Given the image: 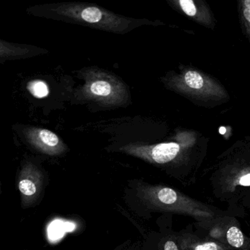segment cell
Returning <instances> with one entry per match:
<instances>
[{
  "label": "cell",
  "mask_w": 250,
  "mask_h": 250,
  "mask_svg": "<svg viewBox=\"0 0 250 250\" xmlns=\"http://www.w3.org/2000/svg\"><path fill=\"white\" fill-rule=\"evenodd\" d=\"M64 13L78 22L95 25L96 27L105 30L120 31L127 24L126 19L95 6L70 4Z\"/></svg>",
  "instance_id": "5"
},
{
  "label": "cell",
  "mask_w": 250,
  "mask_h": 250,
  "mask_svg": "<svg viewBox=\"0 0 250 250\" xmlns=\"http://www.w3.org/2000/svg\"><path fill=\"white\" fill-rule=\"evenodd\" d=\"M136 192L141 204L151 211L189 216L201 222L210 221L215 217L208 205L167 186L141 183L137 186Z\"/></svg>",
  "instance_id": "1"
},
{
  "label": "cell",
  "mask_w": 250,
  "mask_h": 250,
  "mask_svg": "<svg viewBox=\"0 0 250 250\" xmlns=\"http://www.w3.org/2000/svg\"><path fill=\"white\" fill-rule=\"evenodd\" d=\"M180 10L187 16L208 28L214 29L215 18L208 4L203 1L194 0H179L176 1Z\"/></svg>",
  "instance_id": "9"
},
{
  "label": "cell",
  "mask_w": 250,
  "mask_h": 250,
  "mask_svg": "<svg viewBox=\"0 0 250 250\" xmlns=\"http://www.w3.org/2000/svg\"><path fill=\"white\" fill-rule=\"evenodd\" d=\"M210 236L214 239L223 238V244L235 249L250 250V240L234 224H217L211 227Z\"/></svg>",
  "instance_id": "8"
},
{
  "label": "cell",
  "mask_w": 250,
  "mask_h": 250,
  "mask_svg": "<svg viewBox=\"0 0 250 250\" xmlns=\"http://www.w3.org/2000/svg\"><path fill=\"white\" fill-rule=\"evenodd\" d=\"M246 139H247V142H248V143H249V145H250V136H247Z\"/></svg>",
  "instance_id": "15"
},
{
  "label": "cell",
  "mask_w": 250,
  "mask_h": 250,
  "mask_svg": "<svg viewBox=\"0 0 250 250\" xmlns=\"http://www.w3.org/2000/svg\"><path fill=\"white\" fill-rule=\"evenodd\" d=\"M17 186L22 208H30L41 202L45 182L41 173L26 169L19 176Z\"/></svg>",
  "instance_id": "6"
},
{
  "label": "cell",
  "mask_w": 250,
  "mask_h": 250,
  "mask_svg": "<svg viewBox=\"0 0 250 250\" xmlns=\"http://www.w3.org/2000/svg\"><path fill=\"white\" fill-rule=\"evenodd\" d=\"M32 95L36 98H44L48 95V88L46 84L41 81H34L29 82L27 86Z\"/></svg>",
  "instance_id": "13"
},
{
  "label": "cell",
  "mask_w": 250,
  "mask_h": 250,
  "mask_svg": "<svg viewBox=\"0 0 250 250\" xmlns=\"http://www.w3.org/2000/svg\"><path fill=\"white\" fill-rule=\"evenodd\" d=\"M182 151V146L176 142H167L148 147H132L127 152L150 162L167 164L174 160Z\"/></svg>",
  "instance_id": "7"
},
{
  "label": "cell",
  "mask_w": 250,
  "mask_h": 250,
  "mask_svg": "<svg viewBox=\"0 0 250 250\" xmlns=\"http://www.w3.org/2000/svg\"><path fill=\"white\" fill-rule=\"evenodd\" d=\"M1 182H0V195H1Z\"/></svg>",
  "instance_id": "16"
},
{
  "label": "cell",
  "mask_w": 250,
  "mask_h": 250,
  "mask_svg": "<svg viewBox=\"0 0 250 250\" xmlns=\"http://www.w3.org/2000/svg\"><path fill=\"white\" fill-rule=\"evenodd\" d=\"M39 137L46 148L51 150L52 154H56V152H59L61 149L60 139L51 131L42 129L40 132Z\"/></svg>",
  "instance_id": "12"
},
{
  "label": "cell",
  "mask_w": 250,
  "mask_h": 250,
  "mask_svg": "<svg viewBox=\"0 0 250 250\" xmlns=\"http://www.w3.org/2000/svg\"><path fill=\"white\" fill-rule=\"evenodd\" d=\"M170 84L178 92L210 104L220 105L230 99L229 92L223 84L199 70H185L173 77Z\"/></svg>",
  "instance_id": "2"
},
{
  "label": "cell",
  "mask_w": 250,
  "mask_h": 250,
  "mask_svg": "<svg viewBox=\"0 0 250 250\" xmlns=\"http://www.w3.org/2000/svg\"><path fill=\"white\" fill-rule=\"evenodd\" d=\"M181 250H229L227 245L220 242L201 240L190 234H183L177 238Z\"/></svg>",
  "instance_id": "10"
},
{
  "label": "cell",
  "mask_w": 250,
  "mask_h": 250,
  "mask_svg": "<svg viewBox=\"0 0 250 250\" xmlns=\"http://www.w3.org/2000/svg\"><path fill=\"white\" fill-rule=\"evenodd\" d=\"M235 149L236 154L220 169V182L226 192H233L238 186H250V145L245 141Z\"/></svg>",
  "instance_id": "3"
},
{
  "label": "cell",
  "mask_w": 250,
  "mask_h": 250,
  "mask_svg": "<svg viewBox=\"0 0 250 250\" xmlns=\"http://www.w3.org/2000/svg\"><path fill=\"white\" fill-rule=\"evenodd\" d=\"M159 250H181L178 243L177 238L167 237L160 244Z\"/></svg>",
  "instance_id": "14"
},
{
  "label": "cell",
  "mask_w": 250,
  "mask_h": 250,
  "mask_svg": "<svg viewBox=\"0 0 250 250\" xmlns=\"http://www.w3.org/2000/svg\"><path fill=\"white\" fill-rule=\"evenodd\" d=\"M83 92L87 98L108 106L121 104L127 95L122 82L104 73L89 76L83 87Z\"/></svg>",
  "instance_id": "4"
},
{
  "label": "cell",
  "mask_w": 250,
  "mask_h": 250,
  "mask_svg": "<svg viewBox=\"0 0 250 250\" xmlns=\"http://www.w3.org/2000/svg\"><path fill=\"white\" fill-rule=\"evenodd\" d=\"M239 22L244 35L250 44V0H241L238 2Z\"/></svg>",
  "instance_id": "11"
}]
</instances>
